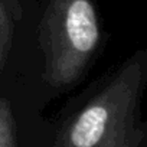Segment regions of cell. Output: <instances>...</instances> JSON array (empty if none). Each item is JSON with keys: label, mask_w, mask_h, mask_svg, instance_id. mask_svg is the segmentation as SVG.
Here are the masks:
<instances>
[{"label": "cell", "mask_w": 147, "mask_h": 147, "mask_svg": "<svg viewBox=\"0 0 147 147\" xmlns=\"http://www.w3.org/2000/svg\"><path fill=\"white\" fill-rule=\"evenodd\" d=\"M138 71L130 65L59 128L53 147H147L137 113Z\"/></svg>", "instance_id": "obj_1"}, {"label": "cell", "mask_w": 147, "mask_h": 147, "mask_svg": "<svg viewBox=\"0 0 147 147\" xmlns=\"http://www.w3.org/2000/svg\"><path fill=\"white\" fill-rule=\"evenodd\" d=\"M100 42L94 0H49L38 28L43 82L55 90L75 85L88 71Z\"/></svg>", "instance_id": "obj_2"}, {"label": "cell", "mask_w": 147, "mask_h": 147, "mask_svg": "<svg viewBox=\"0 0 147 147\" xmlns=\"http://www.w3.org/2000/svg\"><path fill=\"white\" fill-rule=\"evenodd\" d=\"M13 23L15 19L9 12L5 0H0V74L5 69L13 43Z\"/></svg>", "instance_id": "obj_3"}, {"label": "cell", "mask_w": 147, "mask_h": 147, "mask_svg": "<svg viewBox=\"0 0 147 147\" xmlns=\"http://www.w3.org/2000/svg\"><path fill=\"white\" fill-rule=\"evenodd\" d=\"M0 147H19L13 111L6 98H0Z\"/></svg>", "instance_id": "obj_4"}, {"label": "cell", "mask_w": 147, "mask_h": 147, "mask_svg": "<svg viewBox=\"0 0 147 147\" xmlns=\"http://www.w3.org/2000/svg\"><path fill=\"white\" fill-rule=\"evenodd\" d=\"M5 3H6L9 12L12 13L15 22H19L23 18V5H22V0H5Z\"/></svg>", "instance_id": "obj_5"}]
</instances>
